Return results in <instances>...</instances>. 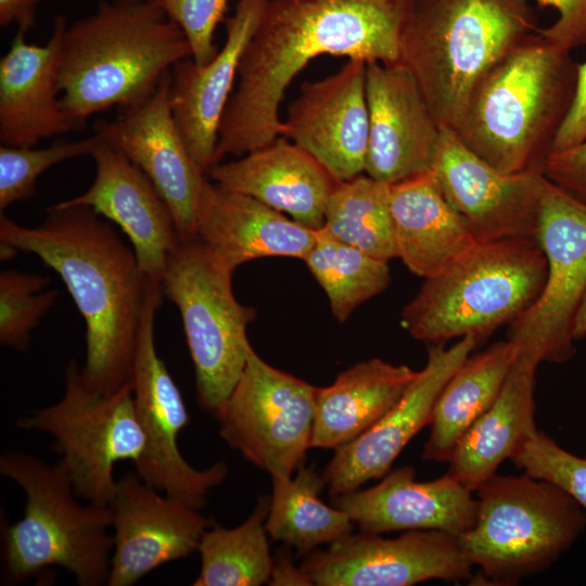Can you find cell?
Instances as JSON below:
<instances>
[{"label": "cell", "mask_w": 586, "mask_h": 586, "mask_svg": "<svg viewBox=\"0 0 586 586\" xmlns=\"http://www.w3.org/2000/svg\"><path fill=\"white\" fill-rule=\"evenodd\" d=\"M476 493L472 527L458 536L473 566L472 582L514 585L569 550L586 528V513L559 486L522 475H494Z\"/></svg>", "instance_id": "obj_8"}, {"label": "cell", "mask_w": 586, "mask_h": 586, "mask_svg": "<svg viewBox=\"0 0 586 586\" xmlns=\"http://www.w3.org/2000/svg\"><path fill=\"white\" fill-rule=\"evenodd\" d=\"M303 260L323 289L332 315L341 322L359 305L383 292L391 281L388 262L333 238L322 228L317 230L315 243Z\"/></svg>", "instance_id": "obj_34"}, {"label": "cell", "mask_w": 586, "mask_h": 586, "mask_svg": "<svg viewBox=\"0 0 586 586\" xmlns=\"http://www.w3.org/2000/svg\"><path fill=\"white\" fill-rule=\"evenodd\" d=\"M51 280L18 270L0 273V343L16 351H27L30 336L40 319L54 305L59 292L44 291Z\"/></svg>", "instance_id": "obj_35"}, {"label": "cell", "mask_w": 586, "mask_h": 586, "mask_svg": "<svg viewBox=\"0 0 586 586\" xmlns=\"http://www.w3.org/2000/svg\"><path fill=\"white\" fill-rule=\"evenodd\" d=\"M412 0H269L246 46L222 114L215 164L242 156L282 132L288 87L321 55L366 63L400 61Z\"/></svg>", "instance_id": "obj_1"}, {"label": "cell", "mask_w": 586, "mask_h": 586, "mask_svg": "<svg viewBox=\"0 0 586 586\" xmlns=\"http://www.w3.org/2000/svg\"><path fill=\"white\" fill-rule=\"evenodd\" d=\"M170 72L141 103L123 109L111 122L98 120L94 133L140 168L168 204L180 239L194 238L199 189L205 177L192 161L175 122Z\"/></svg>", "instance_id": "obj_19"}, {"label": "cell", "mask_w": 586, "mask_h": 586, "mask_svg": "<svg viewBox=\"0 0 586 586\" xmlns=\"http://www.w3.org/2000/svg\"><path fill=\"white\" fill-rule=\"evenodd\" d=\"M576 75L570 51L538 29L477 84L454 131L501 173H543L572 105Z\"/></svg>", "instance_id": "obj_4"}, {"label": "cell", "mask_w": 586, "mask_h": 586, "mask_svg": "<svg viewBox=\"0 0 586 586\" xmlns=\"http://www.w3.org/2000/svg\"><path fill=\"white\" fill-rule=\"evenodd\" d=\"M15 425L53 437L75 495L100 505L113 500L115 463L129 460L136 466L145 446L131 383L111 393L98 392L86 384L75 360L66 366L60 400L21 417Z\"/></svg>", "instance_id": "obj_10"}, {"label": "cell", "mask_w": 586, "mask_h": 586, "mask_svg": "<svg viewBox=\"0 0 586 586\" xmlns=\"http://www.w3.org/2000/svg\"><path fill=\"white\" fill-rule=\"evenodd\" d=\"M333 506L348 513L360 532L436 530L460 536L476 515L473 492L445 473L418 482L410 466L387 472L373 487L332 497Z\"/></svg>", "instance_id": "obj_23"}, {"label": "cell", "mask_w": 586, "mask_h": 586, "mask_svg": "<svg viewBox=\"0 0 586 586\" xmlns=\"http://www.w3.org/2000/svg\"><path fill=\"white\" fill-rule=\"evenodd\" d=\"M397 258L415 275L443 271L477 241L431 170L390 184Z\"/></svg>", "instance_id": "obj_27"}, {"label": "cell", "mask_w": 586, "mask_h": 586, "mask_svg": "<svg viewBox=\"0 0 586 586\" xmlns=\"http://www.w3.org/2000/svg\"><path fill=\"white\" fill-rule=\"evenodd\" d=\"M269 0H238L225 18L226 39L205 65L191 58L170 71L169 100L177 127L198 169L206 175L215 165L219 125L233 92L243 52Z\"/></svg>", "instance_id": "obj_21"}, {"label": "cell", "mask_w": 586, "mask_h": 586, "mask_svg": "<svg viewBox=\"0 0 586 586\" xmlns=\"http://www.w3.org/2000/svg\"><path fill=\"white\" fill-rule=\"evenodd\" d=\"M367 63L348 59L331 76L307 81L289 104L281 136L291 140L337 180L365 171L369 138Z\"/></svg>", "instance_id": "obj_18"}, {"label": "cell", "mask_w": 586, "mask_h": 586, "mask_svg": "<svg viewBox=\"0 0 586 586\" xmlns=\"http://www.w3.org/2000/svg\"><path fill=\"white\" fill-rule=\"evenodd\" d=\"M36 227L0 215L1 259L24 251L65 283L86 323V384L111 393L130 382L148 277L115 229L85 205L61 202Z\"/></svg>", "instance_id": "obj_2"}, {"label": "cell", "mask_w": 586, "mask_h": 586, "mask_svg": "<svg viewBox=\"0 0 586 586\" xmlns=\"http://www.w3.org/2000/svg\"><path fill=\"white\" fill-rule=\"evenodd\" d=\"M184 34L191 59L205 65L217 54V25L224 20L230 0H152Z\"/></svg>", "instance_id": "obj_38"}, {"label": "cell", "mask_w": 586, "mask_h": 586, "mask_svg": "<svg viewBox=\"0 0 586 586\" xmlns=\"http://www.w3.org/2000/svg\"><path fill=\"white\" fill-rule=\"evenodd\" d=\"M536 239L547 260L546 281L511 322L507 340L518 357L537 366L563 364L575 354L573 318L586 290V204L546 179Z\"/></svg>", "instance_id": "obj_13"}, {"label": "cell", "mask_w": 586, "mask_h": 586, "mask_svg": "<svg viewBox=\"0 0 586 586\" xmlns=\"http://www.w3.org/2000/svg\"><path fill=\"white\" fill-rule=\"evenodd\" d=\"M268 584L271 585H313L310 578L292 559L282 553L273 558L272 572Z\"/></svg>", "instance_id": "obj_43"}, {"label": "cell", "mask_w": 586, "mask_h": 586, "mask_svg": "<svg viewBox=\"0 0 586 586\" xmlns=\"http://www.w3.org/2000/svg\"><path fill=\"white\" fill-rule=\"evenodd\" d=\"M271 481L272 494L265 522L267 534L293 547L297 557L353 533L355 524L348 513L320 499L326 482L313 467L303 464L295 476Z\"/></svg>", "instance_id": "obj_31"}, {"label": "cell", "mask_w": 586, "mask_h": 586, "mask_svg": "<svg viewBox=\"0 0 586 586\" xmlns=\"http://www.w3.org/2000/svg\"><path fill=\"white\" fill-rule=\"evenodd\" d=\"M366 94L367 175L393 184L431 170L442 128L410 71L402 63H367Z\"/></svg>", "instance_id": "obj_20"}, {"label": "cell", "mask_w": 586, "mask_h": 586, "mask_svg": "<svg viewBox=\"0 0 586 586\" xmlns=\"http://www.w3.org/2000/svg\"><path fill=\"white\" fill-rule=\"evenodd\" d=\"M270 496L260 497L249 518L239 526L214 525L203 533L198 551L201 570L194 586H259L269 583L270 556L265 522Z\"/></svg>", "instance_id": "obj_32"}, {"label": "cell", "mask_w": 586, "mask_h": 586, "mask_svg": "<svg viewBox=\"0 0 586 586\" xmlns=\"http://www.w3.org/2000/svg\"><path fill=\"white\" fill-rule=\"evenodd\" d=\"M586 138V62L577 64L576 86L570 111L552 145V152L574 146ZM551 152V153H552Z\"/></svg>", "instance_id": "obj_41"}, {"label": "cell", "mask_w": 586, "mask_h": 586, "mask_svg": "<svg viewBox=\"0 0 586 586\" xmlns=\"http://www.w3.org/2000/svg\"><path fill=\"white\" fill-rule=\"evenodd\" d=\"M191 58L180 27L150 0H99L95 11L67 25L59 69L64 111L86 119L148 99L173 66Z\"/></svg>", "instance_id": "obj_3"}, {"label": "cell", "mask_w": 586, "mask_h": 586, "mask_svg": "<svg viewBox=\"0 0 586 586\" xmlns=\"http://www.w3.org/2000/svg\"><path fill=\"white\" fill-rule=\"evenodd\" d=\"M511 460L523 473L562 488L586 513V457L570 453L546 433L536 430Z\"/></svg>", "instance_id": "obj_37"}, {"label": "cell", "mask_w": 586, "mask_h": 586, "mask_svg": "<svg viewBox=\"0 0 586 586\" xmlns=\"http://www.w3.org/2000/svg\"><path fill=\"white\" fill-rule=\"evenodd\" d=\"M301 568L318 586H410L474 576L459 537L436 530L406 531L396 538L352 533L308 553Z\"/></svg>", "instance_id": "obj_14"}, {"label": "cell", "mask_w": 586, "mask_h": 586, "mask_svg": "<svg viewBox=\"0 0 586 586\" xmlns=\"http://www.w3.org/2000/svg\"><path fill=\"white\" fill-rule=\"evenodd\" d=\"M91 156L95 163L92 184L61 203L88 206L119 226L142 272L161 282L180 239L168 204L140 168L101 138Z\"/></svg>", "instance_id": "obj_22"}, {"label": "cell", "mask_w": 586, "mask_h": 586, "mask_svg": "<svg viewBox=\"0 0 586 586\" xmlns=\"http://www.w3.org/2000/svg\"><path fill=\"white\" fill-rule=\"evenodd\" d=\"M100 138L94 133L47 148L0 145V209L30 198L41 174L64 161L91 155Z\"/></svg>", "instance_id": "obj_36"}, {"label": "cell", "mask_w": 586, "mask_h": 586, "mask_svg": "<svg viewBox=\"0 0 586 586\" xmlns=\"http://www.w3.org/2000/svg\"><path fill=\"white\" fill-rule=\"evenodd\" d=\"M207 175L218 186L286 213L313 230L323 227L328 199L340 182L285 137H278L238 160L219 162Z\"/></svg>", "instance_id": "obj_26"}, {"label": "cell", "mask_w": 586, "mask_h": 586, "mask_svg": "<svg viewBox=\"0 0 586 586\" xmlns=\"http://www.w3.org/2000/svg\"><path fill=\"white\" fill-rule=\"evenodd\" d=\"M431 171L477 242L536 238L546 184L542 171L501 173L449 128L441 129Z\"/></svg>", "instance_id": "obj_15"}, {"label": "cell", "mask_w": 586, "mask_h": 586, "mask_svg": "<svg viewBox=\"0 0 586 586\" xmlns=\"http://www.w3.org/2000/svg\"><path fill=\"white\" fill-rule=\"evenodd\" d=\"M317 230L260 201L203 178L195 204L194 237L234 271L244 263L273 256L304 259Z\"/></svg>", "instance_id": "obj_25"}, {"label": "cell", "mask_w": 586, "mask_h": 586, "mask_svg": "<svg viewBox=\"0 0 586 586\" xmlns=\"http://www.w3.org/2000/svg\"><path fill=\"white\" fill-rule=\"evenodd\" d=\"M517 357L513 343L498 341L458 367L434 404L423 460L448 462L464 433L496 400Z\"/></svg>", "instance_id": "obj_30"}, {"label": "cell", "mask_w": 586, "mask_h": 586, "mask_svg": "<svg viewBox=\"0 0 586 586\" xmlns=\"http://www.w3.org/2000/svg\"><path fill=\"white\" fill-rule=\"evenodd\" d=\"M418 373L371 358L317 387L311 447L336 449L361 435L400 399Z\"/></svg>", "instance_id": "obj_29"}, {"label": "cell", "mask_w": 586, "mask_h": 586, "mask_svg": "<svg viewBox=\"0 0 586 586\" xmlns=\"http://www.w3.org/2000/svg\"><path fill=\"white\" fill-rule=\"evenodd\" d=\"M543 174L552 184L586 204V138L574 146L552 152Z\"/></svg>", "instance_id": "obj_39"}, {"label": "cell", "mask_w": 586, "mask_h": 586, "mask_svg": "<svg viewBox=\"0 0 586 586\" xmlns=\"http://www.w3.org/2000/svg\"><path fill=\"white\" fill-rule=\"evenodd\" d=\"M538 29L528 0H412L399 63L440 127L455 130L477 84Z\"/></svg>", "instance_id": "obj_5"}, {"label": "cell", "mask_w": 586, "mask_h": 586, "mask_svg": "<svg viewBox=\"0 0 586 586\" xmlns=\"http://www.w3.org/2000/svg\"><path fill=\"white\" fill-rule=\"evenodd\" d=\"M233 272L194 237L179 239L161 280L164 295L181 316L199 406L215 418L252 347L246 329L255 310L235 298Z\"/></svg>", "instance_id": "obj_9"}, {"label": "cell", "mask_w": 586, "mask_h": 586, "mask_svg": "<svg viewBox=\"0 0 586 586\" xmlns=\"http://www.w3.org/2000/svg\"><path fill=\"white\" fill-rule=\"evenodd\" d=\"M537 365L517 357L493 405L458 442L447 474L473 493L497 474L536 430L534 388Z\"/></svg>", "instance_id": "obj_28"}, {"label": "cell", "mask_w": 586, "mask_h": 586, "mask_svg": "<svg viewBox=\"0 0 586 586\" xmlns=\"http://www.w3.org/2000/svg\"><path fill=\"white\" fill-rule=\"evenodd\" d=\"M322 229L375 258H397L390 184L368 175L340 181L328 199Z\"/></svg>", "instance_id": "obj_33"}, {"label": "cell", "mask_w": 586, "mask_h": 586, "mask_svg": "<svg viewBox=\"0 0 586 586\" xmlns=\"http://www.w3.org/2000/svg\"><path fill=\"white\" fill-rule=\"evenodd\" d=\"M317 387L281 371L250 348L216 419L221 438L269 473L290 479L311 448Z\"/></svg>", "instance_id": "obj_11"}, {"label": "cell", "mask_w": 586, "mask_h": 586, "mask_svg": "<svg viewBox=\"0 0 586 586\" xmlns=\"http://www.w3.org/2000/svg\"><path fill=\"white\" fill-rule=\"evenodd\" d=\"M158 281L148 279L130 383L137 417L144 434L143 454L136 464L139 476L163 494L200 510L212 488L222 483L228 467L219 461L205 470L188 463L178 436L190 422L181 392L158 356L155 314L163 300Z\"/></svg>", "instance_id": "obj_12"}, {"label": "cell", "mask_w": 586, "mask_h": 586, "mask_svg": "<svg viewBox=\"0 0 586 586\" xmlns=\"http://www.w3.org/2000/svg\"><path fill=\"white\" fill-rule=\"evenodd\" d=\"M40 0H0V25L15 24L17 30L27 34L35 24Z\"/></svg>", "instance_id": "obj_42"}, {"label": "cell", "mask_w": 586, "mask_h": 586, "mask_svg": "<svg viewBox=\"0 0 586 586\" xmlns=\"http://www.w3.org/2000/svg\"><path fill=\"white\" fill-rule=\"evenodd\" d=\"M0 472L26 496L23 518L2 525L4 581L24 582L46 568L60 566L80 586L107 584L114 545L111 506L76 501L61 460L48 464L24 451H4Z\"/></svg>", "instance_id": "obj_6"}, {"label": "cell", "mask_w": 586, "mask_h": 586, "mask_svg": "<svg viewBox=\"0 0 586 586\" xmlns=\"http://www.w3.org/2000/svg\"><path fill=\"white\" fill-rule=\"evenodd\" d=\"M558 12L557 21L539 34L558 47L572 51L586 47V0H536Z\"/></svg>", "instance_id": "obj_40"}, {"label": "cell", "mask_w": 586, "mask_h": 586, "mask_svg": "<svg viewBox=\"0 0 586 586\" xmlns=\"http://www.w3.org/2000/svg\"><path fill=\"white\" fill-rule=\"evenodd\" d=\"M144 482L137 472L124 474L110 506L113 552L109 586H131L168 562L198 550L211 521L199 510Z\"/></svg>", "instance_id": "obj_16"}, {"label": "cell", "mask_w": 586, "mask_h": 586, "mask_svg": "<svg viewBox=\"0 0 586 586\" xmlns=\"http://www.w3.org/2000/svg\"><path fill=\"white\" fill-rule=\"evenodd\" d=\"M150 1H152V0H150Z\"/></svg>", "instance_id": "obj_45"}, {"label": "cell", "mask_w": 586, "mask_h": 586, "mask_svg": "<svg viewBox=\"0 0 586 586\" xmlns=\"http://www.w3.org/2000/svg\"><path fill=\"white\" fill-rule=\"evenodd\" d=\"M572 335L574 340L582 339L586 335V290L573 318Z\"/></svg>", "instance_id": "obj_44"}, {"label": "cell", "mask_w": 586, "mask_h": 586, "mask_svg": "<svg viewBox=\"0 0 586 586\" xmlns=\"http://www.w3.org/2000/svg\"><path fill=\"white\" fill-rule=\"evenodd\" d=\"M547 260L536 238L477 242L435 276L425 278L404 307L402 323L420 341L483 339L512 322L540 294Z\"/></svg>", "instance_id": "obj_7"}, {"label": "cell", "mask_w": 586, "mask_h": 586, "mask_svg": "<svg viewBox=\"0 0 586 586\" xmlns=\"http://www.w3.org/2000/svg\"><path fill=\"white\" fill-rule=\"evenodd\" d=\"M477 342L474 335H466L447 348L438 343L429 346L424 368L400 399L370 429L335 449L322 474L331 497L390 472L405 446L429 425L443 386Z\"/></svg>", "instance_id": "obj_17"}, {"label": "cell", "mask_w": 586, "mask_h": 586, "mask_svg": "<svg viewBox=\"0 0 586 586\" xmlns=\"http://www.w3.org/2000/svg\"><path fill=\"white\" fill-rule=\"evenodd\" d=\"M66 18L58 15L44 44L28 43L18 31L0 60V140L12 146H35L84 125L62 107L59 69Z\"/></svg>", "instance_id": "obj_24"}]
</instances>
